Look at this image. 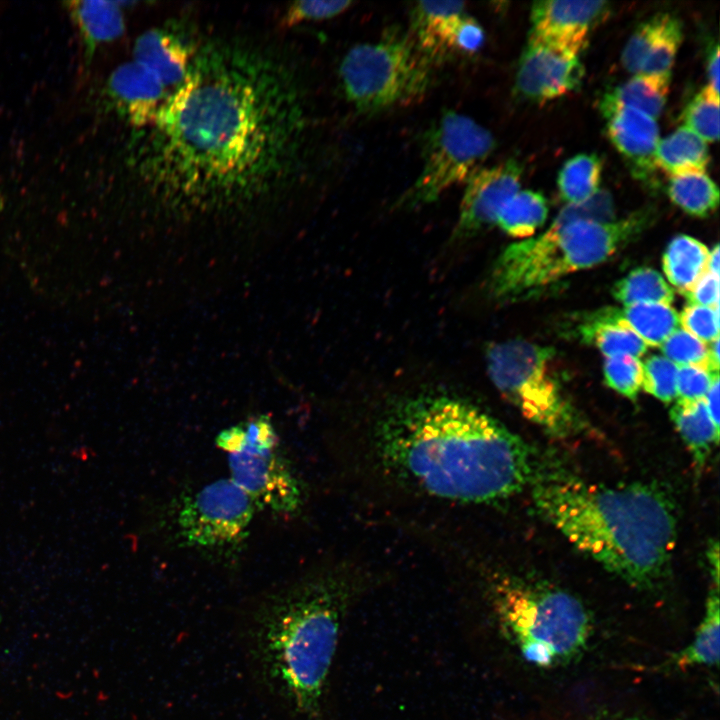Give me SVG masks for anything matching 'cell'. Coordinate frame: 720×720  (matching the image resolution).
Segmentation results:
<instances>
[{
	"instance_id": "9c48e42d",
	"label": "cell",
	"mask_w": 720,
	"mask_h": 720,
	"mask_svg": "<svg viewBox=\"0 0 720 720\" xmlns=\"http://www.w3.org/2000/svg\"><path fill=\"white\" fill-rule=\"evenodd\" d=\"M494 146L492 134L472 118L445 112L424 135L421 172L400 198V206L436 201L447 189L466 181Z\"/></svg>"
},
{
	"instance_id": "74e56055",
	"label": "cell",
	"mask_w": 720,
	"mask_h": 720,
	"mask_svg": "<svg viewBox=\"0 0 720 720\" xmlns=\"http://www.w3.org/2000/svg\"><path fill=\"white\" fill-rule=\"evenodd\" d=\"M679 321L685 331L702 342H713L719 338V307L687 305Z\"/></svg>"
},
{
	"instance_id": "ab89813d",
	"label": "cell",
	"mask_w": 720,
	"mask_h": 720,
	"mask_svg": "<svg viewBox=\"0 0 720 720\" xmlns=\"http://www.w3.org/2000/svg\"><path fill=\"white\" fill-rule=\"evenodd\" d=\"M716 374L719 373L712 374L698 366H681L677 370V400L693 402L703 399Z\"/></svg>"
},
{
	"instance_id": "277c9868",
	"label": "cell",
	"mask_w": 720,
	"mask_h": 720,
	"mask_svg": "<svg viewBox=\"0 0 720 720\" xmlns=\"http://www.w3.org/2000/svg\"><path fill=\"white\" fill-rule=\"evenodd\" d=\"M348 600L330 580L296 584L263 598L240 635L262 694L289 718L316 720L322 709Z\"/></svg>"
},
{
	"instance_id": "8d00e7d4",
	"label": "cell",
	"mask_w": 720,
	"mask_h": 720,
	"mask_svg": "<svg viewBox=\"0 0 720 720\" xmlns=\"http://www.w3.org/2000/svg\"><path fill=\"white\" fill-rule=\"evenodd\" d=\"M353 3L348 0H312L292 3L284 14L282 23L287 26L302 22L319 21L335 17L346 11Z\"/></svg>"
},
{
	"instance_id": "60d3db41",
	"label": "cell",
	"mask_w": 720,
	"mask_h": 720,
	"mask_svg": "<svg viewBox=\"0 0 720 720\" xmlns=\"http://www.w3.org/2000/svg\"><path fill=\"white\" fill-rule=\"evenodd\" d=\"M484 30L472 17L462 15L456 22L449 40V52L474 53L483 44Z\"/></svg>"
},
{
	"instance_id": "484cf974",
	"label": "cell",
	"mask_w": 720,
	"mask_h": 720,
	"mask_svg": "<svg viewBox=\"0 0 720 720\" xmlns=\"http://www.w3.org/2000/svg\"><path fill=\"white\" fill-rule=\"evenodd\" d=\"M668 195L673 203L695 217L709 216L719 204L718 187L705 172L671 176Z\"/></svg>"
},
{
	"instance_id": "3957f363",
	"label": "cell",
	"mask_w": 720,
	"mask_h": 720,
	"mask_svg": "<svg viewBox=\"0 0 720 720\" xmlns=\"http://www.w3.org/2000/svg\"><path fill=\"white\" fill-rule=\"evenodd\" d=\"M537 511L578 550L638 589L659 584L677 539L672 499L653 484L588 482L560 464L534 463Z\"/></svg>"
},
{
	"instance_id": "7402d4cb",
	"label": "cell",
	"mask_w": 720,
	"mask_h": 720,
	"mask_svg": "<svg viewBox=\"0 0 720 720\" xmlns=\"http://www.w3.org/2000/svg\"><path fill=\"white\" fill-rule=\"evenodd\" d=\"M708 163L707 144L685 126L660 140L655 150V167L671 176L705 172Z\"/></svg>"
},
{
	"instance_id": "f35d334b",
	"label": "cell",
	"mask_w": 720,
	"mask_h": 720,
	"mask_svg": "<svg viewBox=\"0 0 720 720\" xmlns=\"http://www.w3.org/2000/svg\"><path fill=\"white\" fill-rule=\"evenodd\" d=\"M242 432V442L237 453L260 454L276 450L278 436L267 416H259L239 424Z\"/></svg>"
},
{
	"instance_id": "9a60e30c",
	"label": "cell",
	"mask_w": 720,
	"mask_h": 720,
	"mask_svg": "<svg viewBox=\"0 0 720 720\" xmlns=\"http://www.w3.org/2000/svg\"><path fill=\"white\" fill-rule=\"evenodd\" d=\"M107 88L128 121L145 129L155 121L171 94L153 71L135 60L119 65L111 73Z\"/></svg>"
},
{
	"instance_id": "ee69618b",
	"label": "cell",
	"mask_w": 720,
	"mask_h": 720,
	"mask_svg": "<svg viewBox=\"0 0 720 720\" xmlns=\"http://www.w3.org/2000/svg\"><path fill=\"white\" fill-rule=\"evenodd\" d=\"M707 87L719 95V47L717 44L710 49L707 60Z\"/></svg>"
},
{
	"instance_id": "4fadbf2b",
	"label": "cell",
	"mask_w": 720,
	"mask_h": 720,
	"mask_svg": "<svg viewBox=\"0 0 720 720\" xmlns=\"http://www.w3.org/2000/svg\"><path fill=\"white\" fill-rule=\"evenodd\" d=\"M521 165L514 159L476 169L466 180L453 235L471 237L497 222L503 206L518 192Z\"/></svg>"
},
{
	"instance_id": "d590c367",
	"label": "cell",
	"mask_w": 720,
	"mask_h": 720,
	"mask_svg": "<svg viewBox=\"0 0 720 720\" xmlns=\"http://www.w3.org/2000/svg\"><path fill=\"white\" fill-rule=\"evenodd\" d=\"M664 16L665 13L657 14L641 23L627 41L621 60L623 66L629 72L639 74L643 63L659 34Z\"/></svg>"
},
{
	"instance_id": "52a82bcc",
	"label": "cell",
	"mask_w": 720,
	"mask_h": 720,
	"mask_svg": "<svg viewBox=\"0 0 720 720\" xmlns=\"http://www.w3.org/2000/svg\"><path fill=\"white\" fill-rule=\"evenodd\" d=\"M485 358L498 391L544 432L564 439L583 430L584 421L553 368L551 348L512 339L489 344Z\"/></svg>"
},
{
	"instance_id": "f6af8a7d",
	"label": "cell",
	"mask_w": 720,
	"mask_h": 720,
	"mask_svg": "<svg viewBox=\"0 0 720 720\" xmlns=\"http://www.w3.org/2000/svg\"><path fill=\"white\" fill-rule=\"evenodd\" d=\"M707 557L710 568L712 569V577L715 586L718 588L719 583V547L718 542H714L709 546L707 550Z\"/></svg>"
},
{
	"instance_id": "e575fe53",
	"label": "cell",
	"mask_w": 720,
	"mask_h": 720,
	"mask_svg": "<svg viewBox=\"0 0 720 720\" xmlns=\"http://www.w3.org/2000/svg\"><path fill=\"white\" fill-rule=\"evenodd\" d=\"M666 358L677 364L704 368L710 373L709 348L704 342L683 329L675 330L662 344Z\"/></svg>"
},
{
	"instance_id": "6da1fadb",
	"label": "cell",
	"mask_w": 720,
	"mask_h": 720,
	"mask_svg": "<svg viewBox=\"0 0 720 720\" xmlns=\"http://www.w3.org/2000/svg\"><path fill=\"white\" fill-rule=\"evenodd\" d=\"M280 61L247 45L199 46L188 77L147 127L152 190L189 203L241 200L279 184L304 113Z\"/></svg>"
},
{
	"instance_id": "5bb4252c",
	"label": "cell",
	"mask_w": 720,
	"mask_h": 720,
	"mask_svg": "<svg viewBox=\"0 0 720 720\" xmlns=\"http://www.w3.org/2000/svg\"><path fill=\"white\" fill-rule=\"evenodd\" d=\"M606 1L547 0L531 9V35L560 49L579 55L592 28L606 16Z\"/></svg>"
},
{
	"instance_id": "603a6c76",
	"label": "cell",
	"mask_w": 720,
	"mask_h": 720,
	"mask_svg": "<svg viewBox=\"0 0 720 720\" xmlns=\"http://www.w3.org/2000/svg\"><path fill=\"white\" fill-rule=\"evenodd\" d=\"M709 254L702 242L688 235H678L668 244L663 255V270L682 295L708 270Z\"/></svg>"
},
{
	"instance_id": "d6986e66",
	"label": "cell",
	"mask_w": 720,
	"mask_h": 720,
	"mask_svg": "<svg viewBox=\"0 0 720 720\" xmlns=\"http://www.w3.org/2000/svg\"><path fill=\"white\" fill-rule=\"evenodd\" d=\"M578 336L594 344L605 356L641 357L646 343L618 316L617 308H605L588 315L578 326Z\"/></svg>"
},
{
	"instance_id": "f1b7e54d",
	"label": "cell",
	"mask_w": 720,
	"mask_h": 720,
	"mask_svg": "<svg viewBox=\"0 0 720 720\" xmlns=\"http://www.w3.org/2000/svg\"><path fill=\"white\" fill-rule=\"evenodd\" d=\"M601 172L602 162L595 154H579L569 159L558 175L561 198L569 204L591 198L598 191Z\"/></svg>"
},
{
	"instance_id": "44dd1931",
	"label": "cell",
	"mask_w": 720,
	"mask_h": 720,
	"mask_svg": "<svg viewBox=\"0 0 720 720\" xmlns=\"http://www.w3.org/2000/svg\"><path fill=\"white\" fill-rule=\"evenodd\" d=\"M671 75L636 74L625 83L607 91L599 107L620 106L640 111L656 119L663 111Z\"/></svg>"
},
{
	"instance_id": "ba28073f",
	"label": "cell",
	"mask_w": 720,
	"mask_h": 720,
	"mask_svg": "<svg viewBox=\"0 0 720 720\" xmlns=\"http://www.w3.org/2000/svg\"><path fill=\"white\" fill-rule=\"evenodd\" d=\"M339 76L347 100L367 113L416 101L432 80L431 62L412 36L394 31L352 47L340 63Z\"/></svg>"
},
{
	"instance_id": "e0dca14e",
	"label": "cell",
	"mask_w": 720,
	"mask_h": 720,
	"mask_svg": "<svg viewBox=\"0 0 720 720\" xmlns=\"http://www.w3.org/2000/svg\"><path fill=\"white\" fill-rule=\"evenodd\" d=\"M198 49L199 45L173 29L153 28L137 38L133 60L153 71L172 93L188 77Z\"/></svg>"
},
{
	"instance_id": "ac0fdd59",
	"label": "cell",
	"mask_w": 720,
	"mask_h": 720,
	"mask_svg": "<svg viewBox=\"0 0 720 720\" xmlns=\"http://www.w3.org/2000/svg\"><path fill=\"white\" fill-rule=\"evenodd\" d=\"M460 1H421L412 13L413 40L432 63L449 52V40L458 19L464 15Z\"/></svg>"
},
{
	"instance_id": "7a4b0ae2",
	"label": "cell",
	"mask_w": 720,
	"mask_h": 720,
	"mask_svg": "<svg viewBox=\"0 0 720 720\" xmlns=\"http://www.w3.org/2000/svg\"><path fill=\"white\" fill-rule=\"evenodd\" d=\"M377 445L384 462L427 493L464 503H491L529 484L527 443L472 403L440 393L395 402L382 418Z\"/></svg>"
},
{
	"instance_id": "4dcf8cb0",
	"label": "cell",
	"mask_w": 720,
	"mask_h": 720,
	"mask_svg": "<svg viewBox=\"0 0 720 720\" xmlns=\"http://www.w3.org/2000/svg\"><path fill=\"white\" fill-rule=\"evenodd\" d=\"M682 34V24L679 19L665 13L662 27L639 74L671 75V68L682 41Z\"/></svg>"
},
{
	"instance_id": "bcb514c9",
	"label": "cell",
	"mask_w": 720,
	"mask_h": 720,
	"mask_svg": "<svg viewBox=\"0 0 720 720\" xmlns=\"http://www.w3.org/2000/svg\"><path fill=\"white\" fill-rule=\"evenodd\" d=\"M708 270L719 275V246L718 244L712 249L709 254Z\"/></svg>"
},
{
	"instance_id": "cb8c5ba5",
	"label": "cell",
	"mask_w": 720,
	"mask_h": 720,
	"mask_svg": "<svg viewBox=\"0 0 720 720\" xmlns=\"http://www.w3.org/2000/svg\"><path fill=\"white\" fill-rule=\"evenodd\" d=\"M71 11L88 49L119 38L125 29L119 2L75 1Z\"/></svg>"
},
{
	"instance_id": "d6a6232c",
	"label": "cell",
	"mask_w": 720,
	"mask_h": 720,
	"mask_svg": "<svg viewBox=\"0 0 720 720\" xmlns=\"http://www.w3.org/2000/svg\"><path fill=\"white\" fill-rule=\"evenodd\" d=\"M603 371L609 387L629 399L637 397L643 379V365L638 358L629 355L608 357Z\"/></svg>"
},
{
	"instance_id": "4316f807",
	"label": "cell",
	"mask_w": 720,
	"mask_h": 720,
	"mask_svg": "<svg viewBox=\"0 0 720 720\" xmlns=\"http://www.w3.org/2000/svg\"><path fill=\"white\" fill-rule=\"evenodd\" d=\"M618 316L646 343L661 345L678 327L679 316L669 305L644 303L617 309Z\"/></svg>"
},
{
	"instance_id": "b9f144b4",
	"label": "cell",
	"mask_w": 720,
	"mask_h": 720,
	"mask_svg": "<svg viewBox=\"0 0 720 720\" xmlns=\"http://www.w3.org/2000/svg\"><path fill=\"white\" fill-rule=\"evenodd\" d=\"M684 296L689 305L719 307V275L707 270Z\"/></svg>"
},
{
	"instance_id": "7bdbcfd3",
	"label": "cell",
	"mask_w": 720,
	"mask_h": 720,
	"mask_svg": "<svg viewBox=\"0 0 720 720\" xmlns=\"http://www.w3.org/2000/svg\"><path fill=\"white\" fill-rule=\"evenodd\" d=\"M704 401L714 425L720 429L719 420V374H716L704 397Z\"/></svg>"
},
{
	"instance_id": "d4e9b609",
	"label": "cell",
	"mask_w": 720,
	"mask_h": 720,
	"mask_svg": "<svg viewBox=\"0 0 720 720\" xmlns=\"http://www.w3.org/2000/svg\"><path fill=\"white\" fill-rule=\"evenodd\" d=\"M719 627V592L715 588L707 597L704 615L692 640L675 656V664L680 667L716 666L719 663Z\"/></svg>"
},
{
	"instance_id": "83f0119b",
	"label": "cell",
	"mask_w": 720,
	"mask_h": 720,
	"mask_svg": "<svg viewBox=\"0 0 720 720\" xmlns=\"http://www.w3.org/2000/svg\"><path fill=\"white\" fill-rule=\"evenodd\" d=\"M548 215L545 197L531 190L517 192L501 209L497 224L515 238L531 236Z\"/></svg>"
},
{
	"instance_id": "ffe728a7",
	"label": "cell",
	"mask_w": 720,
	"mask_h": 720,
	"mask_svg": "<svg viewBox=\"0 0 720 720\" xmlns=\"http://www.w3.org/2000/svg\"><path fill=\"white\" fill-rule=\"evenodd\" d=\"M670 417L700 470L705 465L713 445L718 444L720 429L710 418L704 398L683 402L677 400Z\"/></svg>"
},
{
	"instance_id": "30bf717a",
	"label": "cell",
	"mask_w": 720,
	"mask_h": 720,
	"mask_svg": "<svg viewBox=\"0 0 720 720\" xmlns=\"http://www.w3.org/2000/svg\"><path fill=\"white\" fill-rule=\"evenodd\" d=\"M255 506L230 478L205 485L186 497L176 516L177 533L190 547L220 549L248 534Z\"/></svg>"
},
{
	"instance_id": "7c38bea8",
	"label": "cell",
	"mask_w": 720,
	"mask_h": 720,
	"mask_svg": "<svg viewBox=\"0 0 720 720\" xmlns=\"http://www.w3.org/2000/svg\"><path fill=\"white\" fill-rule=\"evenodd\" d=\"M583 75L578 55L530 34L519 61L515 89L527 100L543 102L578 88Z\"/></svg>"
},
{
	"instance_id": "8fae6325",
	"label": "cell",
	"mask_w": 720,
	"mask_h": 720,
	"mask_svg": "<svg viewBox=\"0 0 720 720\" xmlns=\"http://www.w3.org/2000/svg\"><path fill=\"white\" fill-rule=\"evenodd\" d=\"M230 479L254 506L279 514H294L302 505L298 480L276 450L260 454H228Z\"/></svg>"
},
{
	"instance_id": "8992f818",
	"label": "cell",
	"mask_w": 720,
	"mask_h": 720,
	"mask_svg": "<svg viewBox=\"0 0 720 720\" xmlns=\"http://www.w3.org/2000/svg\"><path fill=\"white\" fill-rule=\"evenodd\" d=\"M499 621L522 657L551 668L581 656L592 635L584 604L553 585L504 579L494 587Z\"/></svg>"
},
{
	"instance_id": "f546056e",
	"label": "cell",
	"mask_w": 720,
	"mask_h": 720,
	"mask_svg": "<svg viewBox=\"0 0 720 720\" xmlns=\"http://www.w3.org/2000/svg\"><path fill=\"white\" fill-rule=\"evenodd\" d=\"M612 294L627 306L649 302L669 305L674 300L673 290L662 275L648 267L632 270L614 285Z\"/></svg>"
},
{
	"instance_id": "2e32d148",
	"label": "cell",
	"mask_w": 720,
	"mask_h": 720,
	"mask_svg": "<svg viewBox=\"0 0 720 720\" xmlns=\"http://www.w3.org/2000/svg\"><path fill=\"white\" fill-rule=\"evenodd\" d=\"M606 119L610 141L627 161L632 174L648 180L655 171L654 156L660 141L655 119L632 108L599 107Z\"/></svg>"
},
{
	"instance_id": "5b68a950",
	"label": "cell",
	"mask_w": 720,
	"mask_h": 720,
	"mask_svg": "<svg viewBox=\"0 0 720 720\" xmlns=\"http://www.w3.org/2000/svg\"><path fill=\"white\" fill-rule=\"evenodd\" d=\"M651 216L638 211L616 222L552 224L544 234L503 250L490 269L488 295L498 302L517 301L569 273L598 265L634 240Z\"/></svg>"
},
{
	"instance_id": "1f68e13d",
	"label": "cell",
	"mask_w": 720,
	"mask_h": 720,
	"mask_svg": "<svg viewBox=\"0 0 720 720\" xmlns=\"http://www.w3.org/2000/svg\"><path fill=\"white\" fill-rule=\"evenodd\" d=\"M682 120L685 127L703 141L715 142L719 137V95L707 86L686 105Z\"/></svg>"
},
{
	"instance_id": "836d02e7",
	"label": "cell",
	"mask_w": 720,
	"mask_h": 720,
	"mask_svg": "<svg viewBox=\"0 0 720 720\" xmlns=\"http://www.w3.org/2000/svg\"><path fill=\"white\" fill-rule=\"evenodd\" d=\"M643 365L642 386L645 392L665 403L677 397V366L666 357L653 355Z\"/></svg>"
},
{
	"instance_id": "7dc6e473",
	"label": "cell",
	"mask_w": 720,
	"mask_h": 720,
	"mask_svg": "<svg viewBox=\"0 0 720 720\" xmlns=\"http://www.w3.org/2000/svg\"><path fill=\"white\" fill-rule=\"evenodd\" d=\"M617 720H654V719L633 716V717H626V718L617 719Z\"/></svg>"
}]
</instances>
